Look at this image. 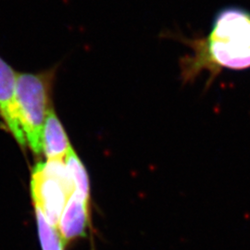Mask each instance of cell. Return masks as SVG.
<instances>
[{"label":"cell","mask_w":250,"mask_h":250,"mask_svg":"<svg viewBox=\"0 0 250 250\" xmlns=\"http://www.w3.org/2000/svg\"><path fill=\"white\" fill-rule=\"evenodd\" d=\"M178 39L191 49L180 61L184 83H193L203 72L208 73L209 85L224 70L250 69V11L240 7H226L213 18L205 36L187 38L166 34Z\"/></svg>","instance_id":"1"},{"label":"cell","mask_w":250,"mask_h":250,"mask_svg":"<svg viewBox=\"0 0 250 250\" xmlns=\"http://www.w3.org/2000/svg\"><path fill=\"white\" fill-rule=\"evenodd\" d=\"M57 66L43 72L17 73L16 101L27 146L36 156L43 153V132L50 107V90Z\"/></svg>","instance_id":"2"},{"label":"cell","mask_w":250,"mask_h":250,"mask_svg":"<svg viewBox=\"0 0 250 250\" xmlns=\"http://www.w3.org/2000/svg\"><path fill=\"white\" fill-rule=\"evenodd\" d=\"M75 191L65 161H47L37 163L31 179V194L35 208L46 221L58 228L69 198Z\"/></svg>","instance_id":"3"},{"label":"cell","mask_w":250,"mask_h":250,"mask_svg":"<svg viewBox=\"0 0 250 250\" xmlns=\"http://www.w3.org/2000/svg\"><path fill=\"white\" fill-rule=\"evenodd\" d=\"M17 72L0 56V118L6 130L24 149L27 143L16 101Z\"/></svg>","instance_id":"4"},{"label":"cell","mask_w":250,"mask_h":250,"mask_svg":"<svg viewBox=\"0 0 250 250\" xmlns=\"http://www.w3.org/2000/svg\"><path fill=\"white\" fill-rule=\"evenodd\" d=\"M90 228L89 201L74 192L65 206L58 230L67 247L72 242L87 237Z\"/></svg>","instance_id":"5"},{"label":"cell","mask_w":250,"mask_h":250,"mask_svg":"<svg viewBox=\"0 0 250 250\" xmlns=\"http://www.w3.org/2000/svg\"><path fill=\"white\" fill-rule=\"evenodd\" d=\"M72 149L68 135L51 107L47 112L43 132V153L47 161H65Z\"/></svg>","instance_id":"6"},{"label":"cell","mask_w":250,"mask_h":250,"mask_svg":"<svg viewBox=\"0 0 250 250\" xmlns=\"http://www.w3.org/2000/svg\"><path fill=\"white\" fill-rule=\"evenodd\" d=\"M36 216L38 237L42 250H65L66 245L58 228L49 224L45 216L36 208Z\"/></svg>","instance_id":"7"},{"label":"cell","mask_w":250,"mask_h":250,"mask_svg":"<svg viewBox=\"0 0 250 250\" xmlns=\"http://www.w3.org/2000/svg\"><path fill=\"white\" fill-rule=\"evenodd\" d=\"M65 163L72 176L75 191L80 194L83 199L89 201L90 184L87 171L77 154L72 149L65 159Z\"/></svg>","instance_id":"8"}]
</instances>
